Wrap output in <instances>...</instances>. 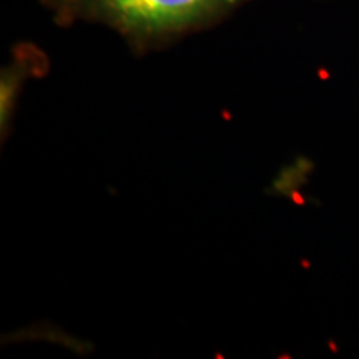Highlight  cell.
Listing matches in <instances>:
<instances>
[{
	"label": "cell",
	"instance_id": "cell-1",
	"mask_svg": "<svg viewBox=\"0 0 359 359\" xmlns=\"http://www.w3.org/2000/svg\"><path fill=\"white\" fill-rule=\"evenodd\" d=\"M253 0H43L58 24L97 22L118 32L137 52L201 30Z\"/></svg>",
	"mask_w": 359,
	"mask_h": 359
},
{
	"label": "cell",
	"instance_id": "cell-2",
	"mask_svg": "<svg viewBox=\"0 0 359 359\" xmlns=\"http://www.w3.org/2000/svg\"><path fill=\"white\" fill-rule=\"evenodd\" d=\"M35 48L22 47L19 50V57L15 58L13 65L4 72L2 77V93H0V118H2V130H6L11 125V118L13 115V105H15L17 97H19V88L24 79L35 70V65L43 58H39Z\"/></svg>",
	"mask_w": 359,
	"mask_h": 359
}]
</instances>
